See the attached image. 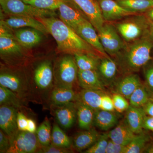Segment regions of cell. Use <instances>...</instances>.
Wrapping results in <instances>:
<instances>
[{"label": "cell", "mask_w": 153, "mask_h": 153, "mask_svg": "<svg viewBox=\"0 0 153 153\" xmlns=\"http://www.w3.org/2000/svg\"><path fill=\"white\" fill-rule=\"evenodd\" d=\"M37 19L55 39L60 52L67 55H74L76 53L94 55V48L60 19L52 16Z\"/></svg>", "instance_id": "1"}, {"label": "cell", "mask_w": 153, "mask_h": 153, "mask_svg": "<svg viewBox=\"0 0 153 153\" xmlns=\"http://www.w3.org/2000/svg\"><path fill=\"white\" fill-rule=\"evenodd\" d=\"M7 66L1 68L0 85L12 91L26 103L36 102L29 77L24 71Z\"/></svg>", "instance_id": "2"}, {"label": "cell", "mask_w": 153, "mask_h": 153, "mask_svg": "<svg viewBox=\"0 0 153 153\" xmlns=\"http://www.w3.org/2000/svg\"><path fill=\"white\" fill-rule=\"evenodd\" d=\"M10 29L1 22L0 25V54L7 66L22 67L27 63V57L23 48L17 41Z\"/></svg>", "instance_id": "3"}, {"label": "cell", "mask_w": 153, "mask_h": 153, "mask_svg": "<svg viewBox=\"0 0 153 153\" xmlns=\"http://www.w3.org/2000/svg\"><path fill=\"white\" fill-rule=\"evenodd\" d=\"M36 103H42L47 100L49 94L54 87V68L52 62L45 60L40 62L30 78Z\"/></svg>", "instance_id": "4"}, {"label": "cell", "mask_w": 153, "mask_h": 153, "mask_svg": "<svg viewBox=\"0 0 153 153\" xmlns=\"http://www.w3.org/2000/svg\"><path fill=\"white\" fill-rule=\"evenodd\" d=\"M153 47L152 41L147 38L135 42L129 47L124 57V66L128 71H138L152 59L151 53Z\"/></svg>", "instance_id": "5"}, {"label": "cell", "mask_w": 153, "mask_h": 153, "mask_svg": "<svg viewBox=\"0 0 153 153\" xmlns=\"http://www.w3.org/2000/svg\"><path fill=\"white\" fill-rule=\"evenodd\" d=\"M78 68L74 56L65 55L58 60L54 68V84L74 88L77 81Z\"/></svg>", "instance_id": "6"}, {"label": "cell", "mask_w": 153, "mask_h": 153, "mask_svg": "<svg viewBox=\"0 0 153 153\" xmlns=\"http://www.w3.org/2000/svg\"><path fill=\"white\" fill-rule=\"evenodd\" d=\"M3 11L10 16H22L36 18L54 16V11L38 8L22 0H0Z\"/></svg>", "instance_id": "7"}, {"label": "cell", "mask_w": 153, "mask_h": 153, "mask_svg": "<svg viewBox=\"0 0 153 153\" xmlns=\"http://www.w3.org/2000/svg\"><path fill=\"white\" fill-rule=\"evenodd\" d=\"M41 147L36 133L19 130L11 140L7 153H40Z\"/></svg>", "instance_id": "8"}, {"label": "cell", "mask_w": 153, "mask_h": 153, "mask_svg": "<svg viewBox=\"0 0 153 153\" xmlns=\"http://www.w3.org/2000/svg\"><path fill=\"white\" fill-rule=\"evenodd\" d=\"M97 33L102 45L107 54L116 55L124 48V43L118 34L117 30L112 25L104 24Z\"/></svg>", "instance_id": "9"}, {"label": "cell", "mask_w": 153, "mask_h": 153, "mask_svg": "<svg viewBox=\"0 0 153 153\" xmlns=\"http://www.w3.org/2000/svg\"><path fill=\"white\" fill-rule=\"evenodd\" d=\"M52 114L62 128L68 129L74 125L77 117L76 102L60 105L50 106Z\"/></svg>", "instance_id": "10"}, {"label": "cell", "mask_w": 153, "mask_h": 153, "mask_svg": "<svg viewBox=\"0 0 153 153\" xmlns=\"http://www.w3.org/2000/svg\"><path fill=\"white\" fill-rule=\"evenodd\" d=\"M82 11L97 32L104 24V20L97 0H71Z\"/></svg>", "instance_id": "11"}, {"label": "cell", "mask_w": 153, "mask_h": 153, "mask_svg": "<svg viewBox=\"0 0 153 153\" xmlns=\"http://www.w3.org/2000/svg\"><path fill=\"white\" fill-rule=\"evenodd\" d=\"M19 110L10 105L0 106V128L10 138V142L19 131L17 115Z\"/></svg>", "instance_id": "12"}, {"label": "cell", "mask_w": 153, "mask_h": 153, "mask_svg": "<svg viewBox=\"0 0 153 153\" xmlns=\"http://www.w3.org/2000/svg\"><path fill=\"white\" fill-rule=\"evenodd\" d=\"M71 0L62 3L58 10L60 19L74 31L88 18L76 7L72 5Z\"/></svg>", "instance_id": "13"}, {"label": "cell", "mask_w": 153, "mask_h": 153, "mask_svg": "<svg viewBox=\"0 0 153 153\" xmlns=\"http://www.w3.org/2000/svg\"><path fill=\"white\" fill-rule=\"evenodd\" d=\"M75 32L96 50L107 57V53L102 45L97 30L88 19L80 24Z\"/></svg>", "instance_id": "14"}, {"label": "cell", "mask_w": 153, "mask_h": 153, "mask_svg": "<svg viewBox=\"0 0 153 153\" xmlns=\"http://www.w3.org/2000/svg\"><path fill=\"white\" fill-rule=\"evenodd\" d=\"M2 23L10 29L32 28L41 32L44 35L49 34L45 26L36 18L22 16H10L8 19L2 20Z\"/></svg>", "instance_id": "15"}, {"label": "cell", "mask_w": 153, "mask_h": 153, "mask_svg": "<svg viewBox=\"0 0 153 153\" xmlns=\"http://www.w3.org/2000/svg\"><path fill=\"white\" fill-rule=\"evenodd\" d=\"M78 94L74 88L66 86L54 85L49 94L47 100L51 105H60L75 102Z\"/></svg>", "instance_id": "16"}, {"label": "cell", "mask_w": 153, "mask_h": 153, "mask_svg": "<svg viewBox=\"0 0 153 153\" xmlns=\"http://www.w3.org/2000/svg\"><path fill=\"white\" fill-rule=\"evenodd\" d=\"M104 21H113L135 14L120 6L114 0L98 1Z\"/></svg>", "instance_id": "17"}, {"label": "cell", "mask_w": 153, "mask_h": 153, "mask_svg": "<svg viewBox=\"0 0 153 153\" xmlns=\"http://www.w3.org/2000/svg\"><path fill=\"white\" fill-rule=\"evenodd\" d=\"M77 82L82 89L104 91V83L97 70L78 69Z\"/></svg>", "instance_id": "18"}, {"label": "cell", "mask_w": 153, "mask_h": 153, "mask_svg": "<svg viewBox=\"0 0 153 153\" xmlns=\"http://www.w3.org/2000/svg\"><path fill=\"white\" fill-rule=\"evenodd\" d=\"M145 25L135 21H126L117 24V30L126 41L129 42L135 41L142 36Z\"/></svg>", "instance_id": "19"}, {"label": "cell", "mask_w": 153, "mask_h": 153, "mask_svg": "<svg viewBox=\"0 0 153 153\" xmlns=\"http://www.w3.org/2000/svg\"><path fill=\"white\" fill-rule=\"evenodd\" d=\"M43 33L32 28L16 29L14 35L22 47L31 48L38 45L42 40Z\"/></svg>", "instance_id": "20"}, {"label": "cell", "mask_w": 153, "mask_h": 153, "mask_svg": "<svg viewBox=\"0 0 153 153\" xmlns=\"http://www.w3.org/2000/svg\"><path fill=\"white\" fill-rule=\"evenodd\" d=\"M100 134L95 129L84 130L74 136L72 146L76 151L82 152L89 149L98 139Z\"/></svg>", "instance_id": "21"}, {"label": "cell", "mask_w": 153, "mask_h": 153, "mask_svg": "<svg viewBox=\"0 0 153 153\" xmlns=\"http://www.w3.org/2000/svg\"><path fill=\"white\" fill-rule=\"evenodd\" d=\"M146 115L143 107L130 105L126 111L125 121L135 134L143 131V123Z\"/></svg>", "instance_id": "22"}, {"label": "cell", "mask_w": 153, "mask_h": 153, "mask_svg": "<svg viewBox=\"0 0 153 153\" xmlns=\"http://www.w3.org/2000/svg\"><path fill=\"white\" fill-rule=\"evenodd\" d=\"M109 139L117 143L128 146L135 134L132 131L125 121L119 124L108 132Z\"/></svg>", "instance_id": "23"}, {"label": "cell", "mask_w": 153, "mask_h": 153, "mask_svg": "<svg viewBox=\"0 0 153 153\" xmlns=\"http://www.w3.org/2000/svg\"><path fill=\"white\" fill-rule=\"evenodd\" d=\"M77 119L78 126L81 129L88 130L94 126L95 110L80 102H76Z\"/></svg>", "instance_id": "24"}, {"label": "cell", "mask_w": 153, "mask_h": 153, "mask_svg": "<svg viewBox=\"0 0 153 153\" xmlns=\"http://www.w3.org/2000/svg\"><path fill=\"white\" fill-rule=\"evenodd\" d=\"M141 84L140 80L137 74H129L117 83L116 87V91L127 99H129L132 94Z\"/></svg>", "instance_id": "25"}, {"label": "cell", "mask_w": 153, "mask_h": 153, "mask_svg": "<svg viewBox=\"0 0 153 153\" xmlns=\"http://www.w3.org/2000/svg\"><path fill=\"white\" fill-rule=\"evenodd\" d=\"M104 94L102 91L82 89L78 93L77 101L97 111L100 109L102 97Z\"/></svg>", "instance_id": "26"}, {"label": "cell", "mask_w": 153, "mask_h": 153, "mask_svg": "<svg viewBox=\"0 0 153 153\" xmlns=\"http://www.w3.org/2000/svg\"><path fill=\"white\" fill-rule=\"evenodd\" d=\"M117 122V117L112 111L102 109L96 111L94 126L100 129L108 130L116 125Z\"/></svg>", "instance_id": "27"}, {"label": "cell", "mask_w": 153, "mask_h": 153, "mask_svg": "<svg viewBox=\"0 0 153 153\" xmlns=\"http://www.w3.org/2000/svg\"><path fill=\"white\" fill-rule=\"evenodd\" d=\"M27 104L12 91L0 85V105H10L22 111Z\"/></svg>", "instance_id": "28"}, {"label": "cell", "mask_w": 153, "mask_h": 153, "mask_svg": "<svg viewBox=\"0 0 153 153\" xmlns=\"http://www.w3.org/2000/svg\"><path fill=\"white\" fill-rule=\"evenodd\" d=\"M99 74L102 82H111L114 79L117 72V66L114 61L108 57L103 58L100 62Z\"/></svg>", "instance_id": "29"}, {"label": "cell", "mask_w": 153, "mask_h": 153, "mask_svg": "<svg viewBox=\"0 0 153 153\" xmlns=\"http://www.w3.org/2000/svg\"><path fill=\"white\" fill-rule=\"evenodd\" d=\"M120 6L136 13H143L153 7V0H116Z\"/></svg>", "instance_id": "30"}, {"label": "cell", "mask_w": 153, "mask_h": 153, "mask_svg": "<svg viewBox=\"0 0 153 153\" xmlns=\"http://www.w3.org/2000/svg\"><path fill=\"white\" fill-rule=\"evenodd\" d=\"M74 57L78 69L81 70H97L98 69L99 62L97 57L93 54L76 53Z\"/></svg>", "instance_id": "31"}, {"label": "cell", "mask_w": 153, "mask_h": 153, "mask_svg": "<svg viewBox=\"0 0 153 153\" xmlns=\"http://www.w3.org/2000/svg\"><path fill=\"white\" fill-rule=\"evenodd\" d=\"M150 140V136L143 131L139 134H135L131 142L126 146L125 153L143 152Z\"/></svg>", "instance_id": "32"}, {"label": "cell", "mask_w": 153, "mask_h": 153, "mask_svg": "<svg viewBox=\"0 0 153 153\" xmlns=\"http://www.w3.org/2000/svg\"><path fill=\"white\" fill-rule=\"evenodd\" d=\"M51 144L61 147L71 148L72 141L59 126L55 123L52 129Z\"/></svg>", "instance_id": "33"}, {"label": "cell", "mask_w": 153, "mask_h": 153, "mask_svg": "<svg viewBox=\"0 0 153 153\" xmlns=\"http://www.w3.org/2000/svg\"><path fill=\"white\" fill-rule=\"evenodd\" d=\"M152 97L146 86L139 85L132 94L129 99L130 105L137 107H143Z\"/></svg>", "instance_id": "34"}, {"label": "cell", "mask_w": 153, "mask_h": 153, "mask_svg": "<svg viewBox=\"0 0 153 153\" xmlns=\"http://www.w3.org/2000/svg\"><path fill=\"white\" fill-rule=\"evenodd\" d=\"M52 132L51 123L47 117L37 128L36 133L38 142L41 146H47L51 144Z\"/></svg>", "instance_id": "35"}, {"label": "cell", "mask_w": 153, "mask_h": 153, "mask_svg": "<svg viewBox=\"0 0 153 153\" xmlns=\"http://www.w3.org/2000/svg\"><path fill=\"white\" fill-rule=\"evenodd\" d=\"M69 1L70 0H34L31 1H24L38 8L54 11L58 9L62 3Z\"/></svg>", "instance_id": "36"}, {"label": "cell", "mask_w": 153, "mask_h": 153, "mask_svg": "<svg viewBox=\"0 0 153 153\" xmlns=\"http://www.w3.org/2000/svg\"><path fill=\"white\" fill-rule=\"evenodd\" d=\"M108 133L100 134L98 139L89 149L84 152L85 153H106V150L109 141Z\"/></svg>", "instance_id": "37"}, {"label": "cell", "mask_w": 153, "mask_h": 153, "mask_svg": "<svg viewBox=\"0 0 153 153\" xmlns=\"http://www.w3.org/2000/svg\"><path fill=\"white\" fill-rule=\"evenodd\" d=\"M114 109L120 113L126 111L130 106L129 102L127 99L117 93L114 94L112 97Z\"/></svg>", "instance_id": "38"}, {"label": "cell", "mask_w": 153, "mask_h": 153, "mask_svg": "<svg viewBox=\"0 0 153 153\" xmlns=\"http://www.w3.org/2000/svg\"><path fill=\"white\" fill-rule=\"evenodd\" d=\"M73 152L71 148L57 146L50 144L47 146H42L40 153H68Z\"/></svg>", "instance_id": "39"}, {"label": "cell", "mask_w": 153, "mask_h": 153, "mask_svg": "<svg viewBox=\"0 0 153 153\" xmlns=\"http://www.w3.org/2000/svg\"><path fill=\"white\" fill-rule=\"evenodd\" d=\"M146 87L152 97H153V66L148 68L145 72Z\"/></svg>", "instance_id": "40"}, {"label": "cell", "mask_w": 153, "mask_h": 153, "mask_svg": "<svg viewBox=\"0 0 153 153\" xmlns=\"http://www.w3.org/2000/svg\"><path fill=\"white\" fill-rule=\"evenodd\" d=\"M126 146L119 144L110 139L108 141L106 153H125Z\"/></svg>", "instance_id": "41"}, {"label": "cell", "mask_w": 153, "mask_h": 153, "mask_svg": "<svg viewBox=\"0 0 153 153\" xmlns=\"http://www.w3.org/2000/svg\"><path fill=\"white\" fill-rule=\"evenodd\" d=\"M28 119L22 111H19L17 115V125L19 130L27 131Z\"/></svg>", "instance_id": "42"}, {"label": "cell", "mask_w": 153, "mask_h": 153, "mask_svg": "<svg viewBox=\"0 0 153 153\" xmlns=\"http://www.w3.org/2000/svg\"><path fill=\"white\" fill-rule=\"evenodd\" d=\"M10 146V140L7 134L0 130V153H7Z\"/></svg>", "instance_id": "43"}, {"label": "cell", "mask_w": 153, "mask_h": 153, "mask_svg": "<svg viewBox=\"0 0 153 153\" xmlns=\"http://www.w3.org/2000/svg\"><path fill=\"white\" fill-rule=\"evenodd\" d=\"M107 111H113L114 109L112 97L105 94L102 97L100 109Z\"/></svg>", "instance_id": "44"}, {"label": "cell", "mask_w": 153, "mask_h": 153, "mask_svg": "<svg viewBox=\"0 0 153 153\" xmlns=\"http://www.w3.org/2000/svg\"><path fill=\"white\" fill-rule=\"evenodd\" d=\"M143 108L146 115L153 117V97H150Z\"/></svg>", "instance_id": "45"}, {"label": "cell", "mask_w": 153, "mask_h": 153, "mask_svg": "<svg viewBox=\"0 0 153 153\" xmlns=\"http://www.w3.org/2000/svg\"><path fill=\"white\" fill-rule=\"evenodd\" d=\"M143 128L153 132V117L146 115L143 123Z\"/></svg>", "instance_id": "46"}, {"label": "cell", "mask_w": 153, "mask_h": 153, "mask_svg": "<svg viewBox=\"0 0 153 153\" xmlns=\"http://www.w3.org/2000/svg\"><path fill=\"white\" fill-rule=\"evenodd\" d=\"M37 126L36 122L33 120V119H28L27 128V131L30 132L31 133H36V130H37Z\"/></svg>", "instance_id": "47"}, {"label": "cell", "mask_w": 153, "mask_h": 153, "mask_svg": "<svg viewBox=\"0 0 153 153\" xmlns=\"http://www.w3.org/2000/svg\"><path fill=\"white\" fill-rule=\"evenodd\" d=\"M147 15L150 21L152 22V24H153V7L149 10Z\"/></svg>", "instance_id": "48"}, {"label": "cell", "mask_w": 153, "mask_h": 153, "mask_svg": "<svg viewBox=\"0 0 153 153\" xmlns=\"http://www.w3.org/2000/svg\"><path fill=\"white\" fill-rule=\"evenodd\" d=\"M146 152L153 153V144L147 149L146 150Z\"/></svg>", "instance_id": "49"}, {"label": "cell", "mask_w": 153, "mask_h": 153, "mask_svg": "<svg viewBox=\"0 0 153 153\" xmlns=\"http://www.w3.org/2000/svg\"><path fill=\"white\" fill-rule=\"evenodd\" d=\"M150 35L153 39V24H151L149 28Z\"/></svg>", "instance_id": "50"}, {"label": "cell", "mask_w": 153, "mask_h": 153, "mask_svg": "<svg viewBox=\"0 0 153 153\" xmlns=\"http://www.w3.org/2000/svg\"><path fill=\"white\" fill-rule=\"evenodd\" d=\"M34 0H25V1H33Z\"/></svg>", "instance_id": "51"}, {"label": "cell", "mask_w": 153, "mask_h": 153, "mask_svg": "<svg viewBox=\"0 0 153 153\" xmlns=\"http://www.w3.org/2000/svg\"><path fill=\"white\" fill-rule=\"evenodd\" d=\"M22 1H25V0H22Z\"/></svg>", "instance_id": "52"}, {"label": "cell", "mask_w": 153, "mask_h": 153, "mask_svg": "<svg viewBox=\"0 0 153 153\" xmlns=\"http://www.w3.org/2000/svg\"></svg>", "instance_id": "53"}]
</instances>
